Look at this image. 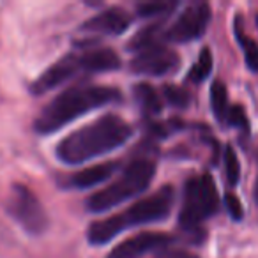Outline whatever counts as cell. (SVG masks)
I'll list each match as a JSON object with an SVG mask.
<instances>
[{
	"label": "cell",
	"instance_id": "obj_21",
	"mask_svg": "<svg viewBox=\"0 0 258 258\" xmlns=\"http://www.w3.org/2000/svg\"><path fill=\"white\" fill-rule=\"evenodd\" d=\"M163 94H165V99L175 108H186L187 104H189V94H187L182 87L166 85L165 89H163Z\"/></svg>",
	"mask_w": 258,
	"mask_h": 258
},
{
	"label": "cell",
	"instance_id": "obj_17",
	"mask_svg": "<svg viewBox=\"0 0 258 258\" xmlns=\"http://www.w3.org/2000/svg\"><path fill=\"white\" fill-rule=\"evenodd\" d=\"M235 34H237V39H239L240 48H242V51H244L246 66L253 73H258V43L254 39H251L249 36H246L244 32H240L239 23L235 25Z\"/></svg>",
	"mask_w": 258,
	"mask_h": 258
},
{
	"label": "cell",
	"instance_id": "obj_8",
	"mask_svg": "<svg viewBox=\"0 0 258 258\" xmlns=\"http://www.w3.org/2000/svg\"><path fill=\"white\" fill-rule=\"evenodd\" d=\"M177 68H179V55L163 44L140 51L131 62L133 73L145 76H163L173 73Z\"/></svg>",
	"mask_w": 258,
	"mask_h": 258
},
{
	"label": "cell",
	"instance_id": "obj_1",
	"mask_svg": "<svg viewBox=\"0 0 258 258\" xmlns=\"http://www.w3.org/2000/svg\"><path fill=\"white\" fill-rule=\"evenodd\" d=\"M133 135V127L118 115L108 113L73 131L57 147V158L66 165H82L97 156L122 147Z\"/></svg>",
	"mask_w": 258,
	"mask_h": 258
},
{
	"label": "cell",
	"instance_id": "obj_7",
	"mask_svg": "<svg viewBox=\"0 0 258 258\" xmlns=\"http://www.w3.org/2000/svg\"><path fill=\"white\" fill-rule=\"evenodd\" d=\"M209 22H211V6L205 2H195L187 6L172 23V27L165 32V39L172 43H191L204 36Z\"/></svg>",
	"mask_w": 258,
	"mask_h": 258
},
{
	"label": "cell",
	"instance_id": "obj_18",
	"mask_svg": "<svg viewBox=\"0 0 258 258\" xmlns=\"http://www.w3.org/2000/svg\"><path fill=\"white\" fill-rule=\"evenodd\" d=\"M212 71V55L209 48H204L198 55L197 62L191 68L189 75H187V80L193 83H202L204 80H207V76L211 75Z\"/></svg>",
	"mask_w": 258,
	"mask_h": 258
},
{
	"label": "cell",
	"instance_id": "obj_11",
	"mask_svg": "<svg viewBox=\"0 0 258 258\" xmlns=\"http://www.w3.org/2000/svg\"><path fill=\"white\" fill-rule=\"evenodd\" d=\"M131 16L127 15V11L120 8H110L106 11L99 13L94 18L87 20L83 23L82 30L85 32H97L104 34V36H120L131 25Z\"/></svg>",
	"mask_w": 258,
	"mask_h": 258
},
{
	"label": "cell",
	"instance_id": "obj_25",
	"mask_svg": "<svg viewBox=\"0 0 258 258\" xmlns=\"http://www.w3.org/2000/svg\"><path fill=\"white\" fill-rule=\"evenodd\" d=\"M254 204L258 205V179H256V184H254Z\"/></svg>",
	"mask_w": 258,
	"mask_h": 258
},
{
	"label": "cell",
	"instance_id": "obj_10",
	"mask_svg": "<svg viewBox=\"0 0 258 258\" xmlns=\"http://www.w3.org/2000/svg\"><path fill=\"white\" fill-rule=\"evenodd\" d=\"M80 69L82 68H80L78 55L69 53V55H66V57H62L58 62H55L53 66H50V68L30 85V90H32V94H36V96L50 92V90L57 89L58 85L66 83L69 78H73Z\"/></svg>",
	"mask_w": 258,
	"mask_h": 258
},
{
	"label": "cell",
	"instance_id": "obj_15",
	"mask_svg": "<svg viewBox=\"0 0 258 258\" xmlns=\"http://www.w3.org/2000/svg\"><path fill=\"white\" fill-rule=\"evenodd\" d=\"M135 99L144 113L147 115H159L163 110V101L159 97L158 90L147 82L137 83L135 87Z\"/></svg>",
	"mask_w": 258,
	"mask_h": 258
},
{
	"label": "cell",
	"instance_id": "obj_26",
	"mask_svg": "<svg viewBox=\"0 0 258 258\" xmlns=\"http://www.w3.org/2000/svg\"><path fill=\"white\" fill-rule=\"evenodd\" d=\"M256 29H258V15H256Z\"/></svg>",
	"mask_w": 258,
	"mask_h": 258
},
{
	"label": "cell",
	"instance_id": "obj_23",
	"mask_svg": "<svg viewBox=\"0 0 258 258\" xmlns=\"http://www.w3.org/2000/svg\"><path fill=\"white\" fill-rule=\"evenodd\" d=\"M225 205H226V211H228L230 218L233 221H240L244 218V209H242V204L240 200L235 197L233 193H226L225 197Z\"/></svg>",
	"mask_w": 258,
	"mask_h": 258
},
{
	"label": "cell",
	"instance_id": "obj_22",
	"mask_svg": "<svg viewBox=\"0 0 258 258\" xmlns=\"http://www.w3.org/2000/svg\"><path fill=\"white\" fill-rule=\"evenodd\" d=\"M225 120L228 122L230 125H235V127H240V129H244V131H247V127H249L246 111H244V108L239 106V104H233V106L228 108V113H226Z\"/></svg>",
	"mask_w": 258,
	"mask_h": 258
},
{
	"label": "cell",
	"instance_id": "obj_14",
	"mask_svg": "<svg viewBox=\"0 0 258 258\" xmlns=\"http://www.w3.org/2000/svg\"><path fill=\"white\" fill-rule=\"evenodd\" d=\"M125 226L122 223L120 214L110 216V218L99 219V221H94L89 226V232H87V239L92 246H103L108 244L111 239L118 235L120 232H124Z\"/></svg>",
	"mask_w": 258,
	"mask_h": 258
},
{
	"label": "cell",
	"instance_id": "obj_5",
	"mask_svg": "<svg viewBox=\"0 0 258 258\" xmlns=\"http://www.w3.org/2000/svg\"><path fill=\"white\" fill-rule=\"evenodd\" d=\"M8 211L29 233H43L48 226V216L37 197L23 184H15L8 198Z\"/></svg>",
	"mask_w": 258,
	"mask_h": 258
},
{
	"label": "cell",
	"instance_id": "obj_4",
	"mask_svg": "<svg viewBox=\"0 0 258 258\" xmlns=\"http://www.w3.org/2000/svg\"><path fill=\"white\" fill-rule=\"evenodd\" d=\"M219 207L218 189L214 186V180L211 175L193 177L186 182L184 187V202L179 214V225L186 232L200 228V223L204 219L216 214Z\"/></svg>",
	"mask_w": 258,
	"mask_h": 258
},
{
	"label": "cell",
	"instance_id": "obj_12",
	"mask_svg": "<svg viewBox=\"0 0 258 258\" xmlns=\"http://www.w3.org/2000/svg\"><path fill=\"white\" fill-rule=\"evenodd\" d=\"M78 58H80L82 71L87 73H106V71H115V69L120 68V57L111 48L87 50L82 55H78Z\"/></svg>",
	"mask_w": 258,
	"mask_h": 258
},
{
	"label": "cell",
	"instance_id": "obj_6",
	"mask_svg": "<svg viewBox=\"0 0 258 258\" xmlns=\"http://www.w3.org/2000/svg\"><path fill=\"white\" fill-rule=\"evenodd\" d=\"M173 205V187L172 186H163L154 195L142 200L135 202L129 209H125L120 214L122 223L125 228L129 226H138V225H149V223L163 221L168 218L170 211Z\"/></svg>",
	"mask_w": 258,
	"mask_h": 258
},
{
	"label": "cell",
	"instance_id": "obj_2",
	"mask_svg": "<svg viewBox=\"0 0 258 258\" xmlns=\"http://www.w3.org/2000/svg\"><path fill=\"white\" fill-rule=\"evenodd\" d=\"M120 97V92L106 85H76L66 89L41 110L34 127L39 135H51L82 115L110 104Z\"/></svg>",
	"mask_w": 258,
	"mask_h": 258
},
{
	"label": "cell",
	"instance_id": "obj_9",
	"mask_svg": "<svg viewBox=\"0 0 258 258\" xmlns=\"http://www.w3.org/2000/svg\"><path fill=\"white\" fill-rule=\"evenodd\" d=\"M170 244V235L163 232H142L122 240L113 247L108 258H142L156 249H163Z\"/></svg>",
	"mask_w": 258,
	"mask_h": 258
},
{
	"label": "cell",
	"instance_id": "obj_16",
	"mask_svg": "<svg viewBox=\"0 0 258 258\" xmlns=\"http://www.w3.org/2000/svg\"><path fill=\"white\" fill-rule=\"evenodd\" d=\"M211 108L218 120H225L228 113V90L221 80H216L211 87Z\"/></svg>",
	"mask_w": 258,
	"mask_h": 258
},
{
	"label": "cell",
	"instance_id": "obj_20",
	"mask_svg": "<svg viewBox=\"0 0 258 258\" xmlns=\"http://www.w3.org/2000/svg\"><path fill=\"white\" fill-rule=\"evenodd\" d=\"M175 2H166V0H151V2H142L137 6V11L140 16H159L166 11H172L175 8Z\"/></svg>",
	"mask_w": 258,
	"mask_h": 258
},
{
	"label": "cell",
	"instance_id": "obj_3",
	"mask_svg": "<svg viewBox=\"0 0 258 258\" xmlns=\"http://www.w3.org/2000/svg\"><path fill=\"white\" fill-rule=\"evenodd\" d=\"M156 173V163L149 158H138L131 161L113 184L103 187L87 200L90 212H106L120 205L122 202L142 195L152 182Z\"/></svg>",
	"mask_w": 258,
	"mask_h": 258
},
{
	"label": "cell",
	"instance_id": "obj_19",
	"mask_svg": "<svg viewBox=\"0 0 258 258\" xmlns=\"http://www.w3.org/2000/svg\"><path fill=\"white\" fill-rule=\"evenodd\" d=\"M225 177H226V182L230 186H237L240 179V163H239V158H237L235 151L232 147H226L225 149Z\"/></svg>",
	"mask_w": 258,
	"mask_h": 258
},
{
	"label": "cell",
	"instance_id": "obj_13",
	"mask_svg": "<svg viewBox=\"0 0 258 258\" xmlns=\"http://www.w3.org/2000/svg\"><path fill=\"white\" fill-rule=\"evenodd\" d=\"M117 168H118V165L113 161L89 166L87 170L76 172L75 175L69 177L68 184L73 189H87V187H92V186H96V184H101V182H104V180H108L113 175Z\"/></svg>",
	"mask_w": 258,
	"mask_h": 258
},
{
	"label": "cell",
	"instance_id": "obj_24",
	"mask_svg": "<svg viewBox=\"0 0 258 258\" xmlns=\"http://www.w3.org/2000/svg\"><path fill=\"white\" fill-rule=\"evenodd\" d=\"M154 258H198V256L184 249H161Z\"/></svg>",
	"mask_w": 258,
	"mask_h": 258
}]
</instances>
